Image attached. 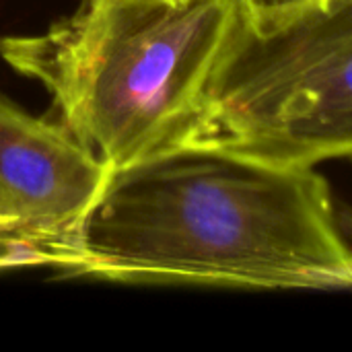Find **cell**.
<instances>
[{
    "label": "cell",
    "instance_id": "cell-6",
    "mask_svg": "<svg viewBox=\"0 0 352 352\" xmlns=\"http://www.w3.org/2000/svg\"><path fill=\"white\" fill-rule=\"evenodd\" d=\"M326 2L328 0H241V12L252 27L266 29Z\"/></svg>",
    "mask_w": 352,
    "mask_h": 352
},
{
    "label": "cell",
    "instance_id": "cell-7",
    "mask_svg": "<svg viewBox=\"0 0 352 352\" xmlns=\"http://www.w3.org/2000/svg\"><path fill=\"white\" fill-rule=\"evenodd\" d=\"M336 210H338L340 227H342V231H344L346 239L351 241V245H352V208L344 206V204H340V206H336Z\"/></svg>",
    "mask_w": 352,
    "mask_h": 352
},
{
    "label": "cell",
    "instance_id": "cell-2",
    "mask_svg": "<svg viewBox=\"0 0 352 352\" xmlns=\"http://www.w3.org/2000/svg\"><path fill=\"white\" fill-rule=\"evenodd\" d=\"M239 19L241 0H78L43 31L0 37V58L122 171L186 144Z\"/></svg>",
    "mask_w": 352,
    "mask_h": 352
},
{
    "label": "cell",
    "instance_id": "cell-1",
    "mask_svg": "<svg viewBox=\"0 0 352 352\" xmlns=\"http://www.w3.org/2000/svg\"><path fill=\"white\" fill-rule=\"evenodd\" d=\"M56 272L134 285L352 289V245L314 167L182 146L111 171Z\"/></svg>",
    "mask_w": 352,
    "mask_h": 352
},
{
    "label": "cell",
    "instance_id": "cell-3",
    "mask_svg": "<svg viewBox=\"0 0 352 352\" xmlns=\"http://www.w3.org/2000/svg\"><path fill=\"white\" fill-rule=\"evenodd\" d=\"M184 146L316 167L352 161V0L239 25Z\"/></svg>",
    "mask_w": 352,
    "mask_h": 352
},
{
    "label": "cell",
    "instance_id": "cell-5",
    "mask_svg": "<svg viewBox=\"0 0 352 352\" xmlns=\"http://www.w3.org/2000/svg\"><path fill=\"white\" fill-rule=\"evenodd\" d=\"M58 252L37 239L0 231V272L23 268H56Z\"/></svg>",
    "mask_w": 352,
    "mask_h": 352
},
{
    "label": "cell",
    "instance_id": "cell-4",
    "mask_svg": "<svg viewBox=\"0 0 352 352\" xmlns=\"http://www.w3.org/2000/svg\"><path fill=\"white\" fill-rule=\"evenodd\" d=\"M109 175L111 169L66 126L35 118L0 95V231L52 245L60 266L64 245Z\"/></svg>",
    "mask_w": 352,
    "mask_h": 352
}]
</instances>
